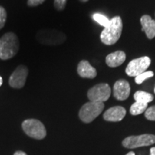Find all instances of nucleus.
I'll return each instance as SVG.
<instances>
[{
    "mask_svg": "<svg viewBox=\"0 0 155 155\" xmlns=\"http://www.w3.org/2000/svg\"><path fill=\"white\" fill-rule=\"evenodd\" d=\"M123 23L121 17L119 16L113 17L101 33V40L106 45L115 44L121 35Z\"/></svg>",
    "mask_w": 155,
    "mask_h": 155,
    "instance_id": "nucleus-1",
    "label": "nucleus"
},
{
    "mask_svg": "<svg viewBox=\"0 0 155 155\" xmlns=\"http://www.w3.org/2000/svg\"><path fill=\"white\" fill-rule=\"evenodd\" d=\"M19 48V42L14 32H7L0 38V59L6 61L17 55Z\"/></svg>",
    "mask_w": 155,
    "mask_h": 155,
    "instance_id": "nucleus-2",
    "label": "nucleus"
},
{
    "mask_svg": "<svg viewBox=\"0 0 155 155\" xmlns=\"http://www.w3.org/2000/svg\"><path fill=\"white\" fill-rule=\"evenodd\" d=\"M35 38L37 41L42 45H61L65 40L63 32L51 29H44L37 32Z\"/></svg>",
    "mask_w": 155,
    "mask_h": 155,
    "instance_id": "nucleus-3",
    "label": "nucleus"
},
{
    "mask_svg": "<svg viewBox=\"0 0 155 155\" xmlns=\"http://www.w3.org/2000/svg\"><path fill=\"white\" fill-rule=\"evenodd\" d=\"M104 108V103L89 101L81 107L79 118L84 123H90L102 113Z\"/></svg>",
    "mask_w": 155,
    "mask_h": 155,
    "instance_id": "nucleus-4",
    "label": "nucleus"
},
{
    "mask_svg": "<svg viewBox=\"0 0 155 155\" xmlns=\"http://www.w3.org/2000/svg\"><path fill=\"white\" fill-rule=\"evenodd\" d=\"M22 127L27 135L36 139H42L47 134L43 124L37 119L25 120L23 121Z\"/></svg>",
    "mask_w": 155,
    "mask_h": 155,
    "instance_id": "nucleus-5",
    "label": "nucleus"
},
{
    "mask_svg": "<svg viewBox=\"0 0 155 155\" xmlns=\"http://www.w3.org/2000/svg\"><path fill=\"white\" fill-rule=\"evenodd\" d=\"M155 143V136L153 134H141L130 136L122 141V145L127 149H134L137 147H147Z\"/></svg>",
    "mask_w": 155,
    "mask_h": 155,
    "instance_id": "nucleus-6",
    "label": "nucleus"
},
{
    "mask_svg": "<svg viewBox=\"0 0 155 155\" xmlns=\"http://www.w3.org/2000/svg\"><path fill=\"white\" fill-rule=\"evenodd\" d=\"M111 90L107 83H99L88 90V96L90 101L104 103L110 98Z\"/></svg>",
    "mask_w": 155,
    "mask_h": 155,
    "instance_id": "nucleus-7",
    "label": "nucleus"
},
{
    "mask_svg": "<svg viewBox=\"0 0 155 155\" xmlns=\"http://www.w3.org/2000/svg\"><path fill=\"white\" fill-rule=\"evenodd\" d=\"M151 59L147 56L136 58L129 62L126 68V73L130 77H136L144 73L150 67Z\"/></svg>",
    "mask_w": 155,
    "mask_h": 155,
    "instance_id": "nucleus-8",
    "label": "nucleus"
},
{
    "mask_svg": "<svg viewBox=\"0 0 155 155\" xmlns=\"http://www.w3.org/2000/svg\"><path fill=\"white\" fill-rule=\"evenodd\" d=\"M29 70L25 65L17 67L9 79V84L13 88H22L25 86L28 78Z\"/></svg>",
    "mask_w": 155,
    "mask_h": 155,
    "instance_id": "nucleus-9",
    "label": "nucleus"
},
{
    "mask_svg": "<svg viewBox=\"0 0 155 155\" xmlns=\"http://www.w3.org/2000/svg\"><path fill=\"white\" fill-rule=\"evenodd\" d=\"M130 85L127 81L121 79L117 81L114 86V96L119 101H124L130 95Z\"/></svg>",
    "mask_w": 155,
    "mask_h": 155,
    "instance_id": "nucleus-10",
    "label": "nucleus"
},
{
    "mask_svg": "<svg viewBox=\"0 0 155 155\" xmlns=\"http://www.w3.org/2000/svg\"><path fill=\"white\" fill-rule=\"evenodd\" d=\"M127 114L126 109L122 106H114L104 114V119L107 121L117 122L121 121Z\"/></svg>",
    "mask_w": 155,
    "mask_h": 155,
    "instance_id": "nucleus-11",
    "label": "nucleus"
},
{
    "mask_svg": "<svg viewBox=\"0 0 155 155\" xmlns=\"http://www.w3.org/2000/svg\"><path fill=\"white\" fill-rule=\"evenodd\" d=\"M78 74L83 78L93 79L96 77L97 71L95 68H94L89 63L88 61H81L78 63L77 68Z\"/></svg>",
    "mask_w": 155,
    "mask_h": 155,
    "instance_id": "nucleus-12",
    "label": "nucleus"
},
{
    "mask_svg": "<svg viewBox=\"0 0 155 155\" xmlns=\"http://www.w3.org/2000/svg\"><path fill=\"white\" fill-rule=\"evenodd\" d=\"M140 22L142 26L141 31H144L147 38L152 40L155 37V20L149 15H143L141 17Z\"/></svg>",
    "mask_w": 155,
    "mask_h": 155,
    "instance_id": "nucleus-13",
    "label": "nucleus"
},
{
    "mask_svg": "<svg viewBox=\"0 0 155 155\" xmlns=\"http://www.w3.org/2000/svg\"><path fill=\"white\" fill-rule=\"evenodd\" d=\"M126 60V54L124 51L118 50L114 53H110L106 58V63L108 66L116 68L119 66L124 63Z\"/></svg>",
    "mask_w": 155,
    "mask_h": 155,
    "instance_id": "nucleus-14",
    "label": "nucleus"
},
{
    "mask_svg": "<svg viewBox=\"0 0 155 155\" xmlns=\"http://www.w3.org/2000/svg\"><path fill=\"white\" fill-rule=\"evenodd\" d=\"M134 98L136 101L148 104L154 100V96L150 93L143 91H138L134 95Z\"/></svg>",
    "mask_w": 155,
    "mask_h": 155,
    "instance_id": "nucleus-15",
    "label": "nucleus"
},
{
    "mask_svg": "<svg viewBox=\"0 0 155 155\" xmlns=\"http://www.w3.org/2000/svg\"><path fill=\"white\" fill-rule=\"evenodd\" d=\"M147 106H148V104H146V103L136 101L131 106L130 114L133 116L139 115L145 112L147 109Z\"/></svg>",
    "mask_w": 155,
    "mask_h": 155,
    "instance_id": "nucleus-16",
    "label": "nucleus"
},
{
    "mask_svg": "<svg viewBox=\"0 0 155 155\" xmlns=\"http://www.w3.org/2000/svg\"><path fill=\"white\" fill-rule=\"evenodd\" d=\"M154 76V73L153 71H145V72L141 73L139 75L135 77V82L137 84L140 85L144 82V81L147 80V79L150 78Z\"/></svg>",
    "mask_w": 155,
    "mask_h": 155,
    "instance_id": "nucleus-17",
    "label": "nucleus"
},
{
    "mask_svg": "<svg viewBox=\"0 0 155 155\" xmlns=\"http://www.w3.org/2000/svg\"><path fill=\"white\" fill-rule=\"evenodd\" d=\"M93 19H94L97 23H98L100 25L104 27V28L107 26L110 21L109 19H108L107 17H106L105 15H104L99 14V13H95V14L93 15Z\"/></svg>",
    "mask_w": 155,
    "mask_h": 155,
    "instance_id": "nucleus-18",
    "label": "nucleus"
},
{
    "mask_svg": "<svg viewBox=\"0 0 155 155\" xmlns=\"http://www.w3.org/2000/svg\"><path fill=\"white\" fill-rule=\"evenodd\" d=\"M145 117L150 121H155V106H150L145 111Z\"/></svg>",
    "mask_w": 155,
    "mask_h": 155,
    "instance_id": "nucleus-19",
    "label": "nucleus"
},
{
    "mask_svg": "<svg viewBox=\"0 0 155 155\" xmlns=\"http://www.w3.org/2000/svg\"><path fill=\"white\" fill-rule=\"evenodd\" d=\"M7 20V12L3 7L0 6V30L5 26Z\"/></svg>",
    "mask_w": 155,
    "mask_h": 155,
    "instance_id": "nucleus-20",
    "label": "nucleus"
},
{
    "mask_svg": "<svg viewBox=\"0 0 155 155\" xmlns=\"http://www.w3.org/2000/svg\"><path fill=\"white\" fill-rule=\"evenodd\" d=\"M66 2L67 0H55L54 1V5H55V9L57 10L61 11L65 9Z\"/></svg>",
    "mask_w": 155,
    "mask_h": 155,
    "instance_id": "nucleus-21",
    "label": "nucleus"
},
{
    "mask_svg": "<svg viewBox=\"0 0 155 155\" xmlns=\"http://www.w3.org/2000/svg\"><path fill=\"white\" fill-rule=\"evenodd\" d=\"M45 0H28V5L30 7H35L39 5H41Z\"/></svg>",
    "mask_w": 155,
    "mask_h": 155,
    "instance_id": "nucleus-22",
    "label": "nucleus"
},
{
    "mask_svg": "<svg viewBox=\"0 0 155 155\" xmlns=\"http://www.w3.org/2000/svg\"><path fill=\"white\" fill-rule=\"evenodd\" d=\"M14 155H27V154L26 153L22 152V151H18V152H15Z\"/></svg>",
    "mask_w": 155,
    "mask_h": 155,
    "instance_id": "nucleus-23",
    "label": "nucleus"
},
{
    "mask_svg": "<svg viewBox=\"0 0 155 155\" xmlns=\"http://www.w3.org/2000/svg\"><path fill=\"white\" fill-rule=\"evenodd\" d=\"M150 155H155V147L150 149Z\"/></svg>",
    "mask_w": 155,
    "mask_h": 155,
    "instance_id": "nucleus-24",
    "label": "nucleus"
},
{
    "mask_svg": "<svg viewBox=\"0 0 155 155\" xmlns=\"http://www.w3.org/2000/svg\"><path fill=\"white\" fill-rule=\"evenodd\" d=\"M2 83H3V80H2V78L1 76H0V86H1L2 85Z\"/></svg>",
    "mask_w": 155,
    "mask_h": 155,
    "instance_id": "nucleus-25",
    "label": "nucleus"
},
{
    "mask_svg": "<svg viewBox=\"0 0 155 155\" xmlns=\"http://www.w3.org/2000/svg\"><path fill=\"white\" fill-rule=\"evenodd\" d=\"M126 155H135V153L134 152H129L127 154H126Z\"/></svg>",
    "mask_w": 155,
    "mask_h": 155,
    "instance_id": "nucleus-26",
    "label": "nucleus"
},
{
    "mask_svg": "<svg viewBox=\"0 0 155 155\" xmlns=\"http://www.w3.org/2000/svg\"><path fill=\"white\" fill-rule=\"evenodd\" d=\"M80 1L83 2H88V0H80Z\"/></svg>",
    "mask_w": 155,
    "mask_h": 155,
    "instance_id": "nucleus-27",
    "label": "nucleus"
},
{
    "mask_svg": "<svg viewBox=\"0 0 155 155\" xmlns=\"http://www.w3.org/2000/svg\"><path fill=\"white\" fill-rule=\"evenodd\" d=\"M154 93H155V88H154Z\"/></svg>",
    "mask_w": 155,
    "mask_h": 155,
    "instance_id": "nucleus-28",
    "label": "nucleus"
}]
</instances>
